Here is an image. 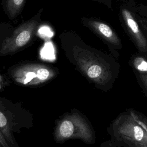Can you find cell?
Returning <instances> with one entry per match:
<instances>
[{
  "label": "cell",
  "instance_id": "ba28073f",
  "mask_svg": "<svg viewBox=\"0 0 147 147\" xmlns=\"http://www.w3.org/2000/svg\"><path fill=\"white\" fill-rule=\"evenodd\" d=\"M26 0H2L5 13L10 20L16 18L22 13Z\"/></svg>",
  "mask_w": 147,
  "mask_h": 147
},
{
  "label": "cell",
  "instance_id": "5bb4252c",
  "mask_svg": "<svg viewBox=\"0 0 147 147\" xmlns=\"http://www.w3.org/2000/svg\"><path fill=\"white\" fill-rule=\"evenodd\" d=\"M134 14L138 24L140 25L142 30L147 37V19L140 16L137 13H135Z\"/></svg>",
  "mask_w": 147,
  "mask_h": 147
},
{
  "label": "cell",
  "instance_id": "8fae6325",
  "mask_svg": "<svg viewBox=\"0 0 147 147\" xmlns=\"http://www.w3.org/2000/svg\"><path fill=\"white\" fill-rule=\"evenodd\" d=\"M134 119L146 131L147 133V117L142 113L133 109H128Z\"/></svg>",
  "mask_w": 147,
  "mask_h": 147
},
{
  "label": "cell",
  "instance_id": "ac0fdd59",
  "mask_svg": "<svg viewBox=\"0 0 147 147\" xmlns=\"http://www.w3.org/2000/svg\"><path fill=\"white\" fill-rule=\"evenodd\" d=\"M4 82H5L4 79H3V76H2V75L0 74V83H5Z\"/></svg>",
  "mask_w": 147,
  "mask_h": 147
},
{
  "label": "cell",
  "instance_id": "d6986e66",
  "mask_svg": "<svg viewBox=\"0 0 147 147\" xmlns=\"http://www.w3.org/2000/svg\"><path fill=\"white\" fill-rule=\"evenodd\" d=\"M5 85V83H0V89Z\"/></svg>",
  "mask_w": 147,
  "mask_h": 147
},
{
  "label": "cell",
  "instance_id": "3957f363",
  "mask_svg": "<svg viewBox=\"0 0 147 147\" xmlns=\"http://www.w3.org/2000/svg\"><path fill=\"white\" fill-rule=\"evenodd\" d=\"M53 138L57 143L77 139L88 145L95 142L92 125L81 112L75 109L64 114L56 121Z\"/></svg>",
  "mask_w": 147,
  "mask_h": 147
},
{
  "label": "cell",
  "instance_id": "9c48e42d",
  "mask_svg": "<svg viewBox=\"0 0 147 147\" xmlns=\"http://www.w3.org/2000/svg\"><path fill=\"white\" fill-rule=\"evenodd\" d=\"M129 64L136 74H147V57L145 56L140 53L133 55Z\"/></svg>",
  "mask_w": 147,
  "mask_h": 147
},
{
  "label": "cell",
  "instance_id": "2e32d148",
  "mask_svg": "<svg viewBox=\"0 0 147 147\" xmlns=\"http://www.w3.org/2000/svg\"><path fill=\"white\" fill-rule=\"evenodd\" d=\"M95 1H97L98 2L102 3L106 5L108 7H109L110 9H112L111 6H112V1L113 0H92Z\"/></svg>",
  "mask_w": 147,
  "mask_h": 147
},
{
  "label": "cell",
  "instance_id": "52a82bcc",
  "mask_svg": "<svg viewBox=\"0 0 147 147\" xmlns=\"http://www.w3.org/2000/svg\"><path fill=\"white\" fill-rule=\"evenodd\" d=\"M82 22L93 33L97 35L107 45L110 51L118 56L117 50L122 48V42L114 30L106 23L94 18H82Z\"/></svg>",
  "mask_w": 147,
  "mask_h": 147
},
{
  "label": "cell",
  "instance_id": "4fadbf2b",
  "mask_svg": "<svg viewBox=\"0 0 147 147\" xmlns=\"http://www.w3.org/2000/svg\"><path fill=\"white\" fill-rule=\"evenodd\" d=\"M136 75L140 86L147 96V74H136Z\"/></svg>",
  "mask_w": 147,
  "mask_h": 147
},
{
  "label": "cell",
  "instance_id": "ffe728a7",
  "mask_svg": "<svg viewBox=\"0 0 147 147\" xmlns=\"http://www.w3.org/2000/svg\"><path fill=\"white\" fill-rule=\"evenodd\" d=\"M0 147H3V146H2V145H1V143H0Z\"/></svg>",
  "mask_w": 147,
  "mask_h": 147
},
{
  "label": "cell",
  "instance_id": "7c38bea8",
  "mask_svg": "<svg viewBox=\"0 0 147 147\" xmlns=\"http://www.w3.org/2000/svg\"><path fill=\"white\" fill-rule=\"evenodd\" d=\"M14 29V27L9 23H0V42L9 37L12 34Z\"/></svg>",
  "mask_w": 147,
  "mask_h": 147
},
{
  "label": "cell",
  "instance_id": "8992f818",
  "mask_svg": "<svg viewBox=\"0 0 147 147\" xmlns=\"http://www.w3.org/2000/svg\"><path fill=\"white\" fill-rule=\"evenodd\" d=\"M119 17L122 25L139 53L147 57V37L138 24L135 14L127 7L122 6L119 10Z\"/></svg>",
  "mask_w": 147,
  "mask_h": 147
},
{
  "label": "cell",
  "instance_id": "6da1fadb",
  "mask_svg": "<svg viewBox=\"0 0 147 147\" xmlns=\"http://www.w3.org/2000/svg\"><path fill=\"white\" fill-rule=\"evenodd\" d=\"M59 38L67 59L82 76L99 90L112 88L120 69L113 56L86 44L74 32H64Z\"/></svg>",
  "mask_w": 147,
  "mask_h": 147
},
{
  "label": "cell",
  "instance_id": "30bf717a",
  "mask_svg": "<svg viewBox=\"0 0 147 147\" xmlns=\"http://www.w3.org/2000/svg\"><path fill=\"white\" fill-rule=\"evenodd\" d=\"M0 131L2 132L7 142L11 145L14 144L11 134V129L9 120L5 114L0 109Z\"/></svg>",
  "mask_w": 147,
  "mask_h": 147
},
{
  "label": "cell",
  "instance_id": "9a60e30c",
  "mask_svg": "<svg viewBox=\"0 0 147 147\" xmlns=\"http://www.w3.org/2000/svg\"><path fill=\"white\" fill-rule=\"evenodd\" d=\"M137 11L138 13L144 14L145 16L147 17V6L141 5L137 7Z\"/></svg>",
  "mask_w": 147,
  "mask_h": 147
},
{
  "label": "cell",
  "instance_id": "e0dca14e",
  "mask_svg": "<svg viewBox=\"0 0 147 147\" xmlns=\"http://www.w3.org/2000/svg\"><path fill=\"white\" fill-rule=\"evenodd\" d=\"M0 143L2 145L3 147H9L7 142L6 141L5 138L2 134V132L0 131Z\"/></svg>",
  "mask_w": 147,
  "mask_h": 147
},
{
  "label": "cell",
  "instance_id": "5b68a950",
  "mask_svg": "<svg viewBox=\"0 0 147 147\" xmlns=\"http://www.w3.org/2000/svg\"><path fill=\"white\" fill-rule=\"evenodd\" d=\"M43 9L30 19L22 22L14 28L12 34L0 42V56L12 55L31 45L37 38L39 27L41 24Z\"/></svg>",
  "mask_w": 147,
  "mask_h": 147
},
{
  "label": "cell",
  "instance_id": "7a4b0ae2",
  "mask_svg": "<svg viewBox=\"0 0 147 147\" xmlns=\"http://www.w3.org/2000/svg\"><path fill=\"white\" fill-rule=\"evenodd\" d=\"M114 147H147V133L134 119L129 110L121 113L107 127Z\"/></svg>",
  "mask_w": 147,
  "mask_h": 147
},
{
  "label": "cell",
  "instance_id": "277c9868",
  "mask_svg": "<svg viewBox=\"0 0 147 147\" xmlns=\"http://www.w3.org/2000/svg\"><path fill=\"white\" fill-rule=\"evenodd\" d=\"M58 69L51 65L37 62H21L8 70L11 79L17 84L25 87H37L57 76Z\"/></svg>",
  "mask_w": 147,
  "mask_h": 147
}]
</instances>
